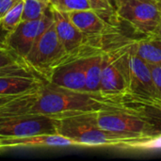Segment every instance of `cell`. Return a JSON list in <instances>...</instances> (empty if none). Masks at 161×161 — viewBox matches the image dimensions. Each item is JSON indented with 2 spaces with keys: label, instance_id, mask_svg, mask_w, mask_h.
Here are the masks:
<instances>
[{
  "label": "cell",
  "instance_id": "1",
  "mask_svg": "<svg viewBox=\"0 0 161 161\" xmlns=\"http://www.w3.org/2000/svg\"><path fill=\"white\" fill-rule=\"evenodd\" d=\"M95 112L55 118L56 132L77 142L82 147L86 148L108 147L120 149L128 142L142 140L100 127L94 119Z\"/></svg>",
  "mask_w": 161,
  "mask_h": 161
},
{
  "label": "cell",
  "instance_id": "2",
  "mask_svg": "<svg viewBox=\"0 0 161 161\" xmlns=\"http://www.w3.org/2000/svg\"><path fill=\"white\" fill-rule=\"evenodd\" d=\"M98 49H100V46L91 43L76 52L68 53L61 43L53 24L38 38L30 52L24 58V62L35 75L48 80L53 71L59 65Z\"/></svg>",
  "mask_w": 161,
  "mask_h": 161
},
{
  "label": "cell",
  "instance_id": "3",
  "mask_svg": "<svg viewBox=\"0 0 161 161\" xmlns=\"http://www.w3.org/2000/svg\"><path fill=\"white\" fill-rule=\"evenodd\" d=\"M117 21L128 24L138 34L148 36L159 32L161 5L154 0H113Z\"/></svg>",
  "mask_w": 161,
  "mask_h": 161
},
{
  "label": "cell",
  "instance_id": "4",
  "mask_svg": "<svg viewBox=\"0 0 161 161\" xmlns=\"http://www.w3.org/2000/svg\"><path fill=\"white\" fill-rule=\"evenodd\" d=\"M94 119L106 130L142 140L161 134V122L135 113L101 109L94 113Z\"/></svg>",
  "mask_w": 161,
  "mask_h": 161
},
{
  "label": "cell",
  "instance_id": "5",
  "mask_svg": "<svg viewBox=\"0 0 161 161\" xmlns=\"http://www.w3.org/2000/svg\"><path fill=\"white\" fill-rule=\"evenodd\" d=\"M56 119L40 114L0 115V140L56 132Z\"/></svg>",
  "mask_w": 161,
  "mask_h": 161
},
{
  "label": "cell",
  "instance_id": "6",
  "mask_svg": "<svg viewBox=\"0 0 161 161\" xmlns=\"http://www.w3.org/2000/svg\"><path fill=\"white\" fill-rule=\"evenodd\" d=\"M102 49V48H101ZM100 50V49H99ZM98 51V50H97ZM96 52V51H94ZM92 52V53H94ZM91 53V54H92ZM85 55L74 58L66 63L59 65L51 74L47 81L72 91L87 92L86 91V63L87 58L91 55Z\"/></svg>",
  "mask_w": 161,
  "mask_h": 161
},
{
  "label": "cell",
  "instance_id": "7",
  "mask_svg": "<svg viewBox=\"0 0 161 161\" xmlns=\"http://www.w3.org/2000/svg\"><path fill=\"white\" fill-rule=\"evenodd\" d=\"M127 63L128 90L144 96L161 100V95L153 79L150 65L130 52V50L128 52Z\"/></svg>",
  "mask_w": 161,
  "mask_h": 161
},
{
  "label": "cell",
  "instance_id": "8",
  "mask_svg": "<svg viewBox=\"0 0 161 161\" xmlns=\"http://www.w3.org/2000/svg\"><path fill=\"white\" fill-rule=\"evenodd\" d=\"M82 147L77 142L58 133L41 134L22 138H8L0 140V149L3 151L17 148H58Z\"/></svg>",
  "mask_w": 161,
  "mask_h": 161
},
{
  "label": "cell",
  "instance_id": "9",
  "mask_svg": "<svg viewBox=\"0 0 161 161\" xmlns=\"http://www.w3.org/2000/svg\"><path fill=\"white\" fill-rule=\"evenodd\" d=\"M72 23L90 40L100 42V40L113 30V26L93 9L74 10L66 12Z\"/></svg>",
  "mask_w": 161,
  "mask_h": 161
},
{
  "label": "cell",
  "instance_id": "10",
  "mask_svg": "<svg viewBox=\"0 0 161 161\" xmlns=\"http://www.w3.org/2000/svg\"><path fill=\"white\" fill-rule=\"evenodd\" d=\"M54 25L57 34L68 53H74L90 43H100L90 40L69 19L66 12L52 7Z\"/></svg>",
  "mask_w": 161,
  "mask_h": 161
},
{
  "label": "cell",
  "instance_id": "11",
  "mask_svg": "<svg viewBox=\"0 0 161 161\" xmlns=\"http://www.w3.org/2000/svg\"><path fill=\"white\" fill-rule=\"evenodd\" d=\"M40 20L41 18L34 21H22L13 31L6 36V47L23 60L38 38Z\"/></svg>",
  "mask_w": 161,
  "mask_h": 161
},
{
  "label": "cell",
  "instance_id": "12",
  "mask_svg": "<svg viewBox=\"0 0 161 161\" xmlns=\"http://www.w3.org/2000/svg\"><path fill=\"white\" fill-rule=\"evenodd\" d=\"M129 50L149 65H161V32L129 40Z\"/></svg>",
  "mask_w": 161,
  "mask_h": 161
},
{
  "label": "cell",
  "instance_id": "13",
  "mask_svg": "<svg viewBox=\"0 0 161 161\" xmlns=\"http://www.w3.org/2000/svg\"><path fill=\"white\" fill-rule=\"evenodd\" d=\"M44 79L37 75L0 76V96L24 95L36 91Z\"/></svg>",
  "mask_w": 161,
  "mask_h": 161
},
{
  "label": "cell",
  "instance_id": "14",
  "mask_svg": "<svg viewBox=\"0 0 161 161\" xmlns=\"http://www.w3.org/2000/svg\"><path fill=\"white\" fill-rule=\"evenodd\" d=\"M104 48L91 54L86 63V91L91 93H99L103 69Z\"/></svg>",
  "mask_w": 161,
  "mask_h": 161
},
{
  "label": "cell",
  "instance_id": "15",
  "mask_svg": "<svg viewBox=\"0 0 161 161\" xmlns=\"http://www.w3.org/2000/svg\"><path fill=\"white\" fill-rule=\"evenodd\" d=\"M22 21H34L40 19L46 8L51 5L49 2L42 0H23Z\"/></svg>",
  "mask_w": 161,
  "mask_h": 161
},
{
  "label": "cell",
  "instance_id": "16",
  "mask_svg": "<svg viewBox=\"0 0 161 161\" xmlns=\"http://www.w3.org/2000/svg\"><path fill=\"white\" fill-rule=\"evenodd\" d=\"M23 7L24 1H20L17 3L12 8H10L1 19H0V27L9 33L13 31L18 25L22 22V14H23Z\"/></svg>",
  "mask_w": 161,
  "mask_h": 161
},
{
  "label": "cell",
  "instance_id": "17",
  "mask_svg": "<svg viewBox=\"0 0 161 161\" xmlns=\"http://www.w3.org/2000/svg\"><path fill=\"white\" fill-rule=\"evenodd\" d=\"M161 149V134L155 137L128 142L118 150L122 151H152Z\"/></svg>",
  "mask_w": 161,
  "mask_h": 161
},
{
  "label": "cell",
  "instance_id": "18",
  "mask_svg": "<svg viewBox=\"0 0 161 161\" xmlns=\"http://www.w3.org/2000/svg\"><path fill=\"white\" fill-rule=\"evenodd\" d=\"M51 6L63 12L93 9L90 0H49Z\"/></svg>",
  "mask_w": 161,
  "mask_h": 161
},
{
  "label": "cell",
  "instance_id": "19",
  "mask_svg": "<svg viewBox=\"0 0 161 161\" xmlns=\"http://www.w3.org/2000/svg\"><path fill=\"white\" fill-rule=\"evenodd\" d=\"M93 10L108 21V18H115L114 7L109 0H90Z\"/></svg>",
  "mask_w": 161,
  "mask_h": 161
},
{
  "label": "cell",
  "instance_id": "20",
  "mask_svg": "<svg viewBox=\"0 0 161 161\" xmlns=\"http://www.w3.org/2000/svg\"><path fill=\"white\" fill-rule=\"evenodd\" d=\"M24 61L8 48H0V68Z\"/></svg>",
  "mask_w": 161,
  "mask_h": 161
},
{
  "label": "cell",
  "instance_id": "21",
  "mask_svg": "<svg viewBox=\"0 0 161 161\" xmlns=\"http://www.w3.org/2000/svg\"><path fill=\"white\" fill-rule=\"evenodd\" d=\"M156 87L161 95V65H150Z\"/></svg>",
  "mask_w": 161,
  "mask_h": 161
},
{
  "label": "cell",
  "instance_id": "22",
  "mask_svg": "<svg viewBox=\"0 0 161 161\" xmlns=\"http://www.w3.org/2000/svg\"><path fill=\"white\" fill-rule=\"evenodd\" d=\"M22 0H0V19Z\"/></svg>",
  "mask_w": 161,
  "mask_h": 161
},
{
  "label": "cell",
  "instance_id": "23",
  "mask_svg": "<svg viewBox=\"0 0 161 161\" xmlns=\"http://www.w3.org/2000/svg\"><path fill=\"white\" fill-rule=\"evenodd\" d=\"M25 95V94H24ZM22 95H13V96H0V111L10 102L15 100L16 98L20 97Z\"/></svg>",
  "mask_w": 161,
  "mask_h": 161
},
{
  "label": "cell",
  "instance_id": "24",
  "mask_svg": "<svg viewBox=\"0 0 161 161\" xmlns=\"http://www.w3.org/2000/svg\"><path fill=\"white\" fill-rule=\"evenodd\" d=\"M154 1H157V2H158V3L160 4V1H161V0H154Z\"/></svg>",
  "mask_w": 161,
  "mask_h": 161
},
{
  "label": "cell",
  "instance_id": "25",
  "mask_svg": "<svg viewBox=\"0 0 161 161\" xmlns=\"http://www.w3.org/2000/svg\"><path fill=\"white\" fill-rule=\"evenodd\" d=\"M159 31L161 32V22H160V25H159Z\"/></svg>",
  "mask_w": 161,
  "mask_h": 161
},
{
  "label": "cell",
  "instance_id": "26",
  "mask_svg": "<svg viewBox=\"0 0 161 161\" xmlns=\"http://www.w3.org/2000/svg\"><path fill=\"white\" fill-rule=\"evenodd\" d=\"M42 1H45V2H49V3H50V1H49V0H42Z\"/></svg>",
  "mask_w": 161,
  "mask_h": 161
},
{
  "label": "cell",
  "instance_id": "27",
  "mask_svg": "<svg viewBox=\"0 0 161 161\" xmlns=\"http://www.w3.org/2000/svg\"><path fill=\"white\" fill-rule=\"evenodd\" d=\"M109 1H110V2L112 3V5H113V0H109Z\"/></svg>",
  "mask_w": 161,
  "mask_h": 161
},
{
  "label": "cell",
  "instance_id": "28",
  "mask_svg": "<svg viewBox=\"0 0 161 161\" xmlns=\"http://www.w3.org/2000/svg\"><path fill=\"white\" fill-rule=\"evenodd\" d=\"M1 152H4V151H3L2 149H0V153H1Z\"/></svg>",
  "mask_w": 161,
  "mask_h": 161
},
{
  "label": "cell",
  "instance_id": "29",
  "mask_svg": "<svg viewBox=\"0 0 161 161\" xmlns=\"http://www.w3.org/2000/svg\"><path fill=\"white\" fill-rule=\"evenodd\" d=\"M160 5H161V1H160Z\"/></svg>",
  "mask_w": 161,
  "mask_h": 161
}]
</instances>
